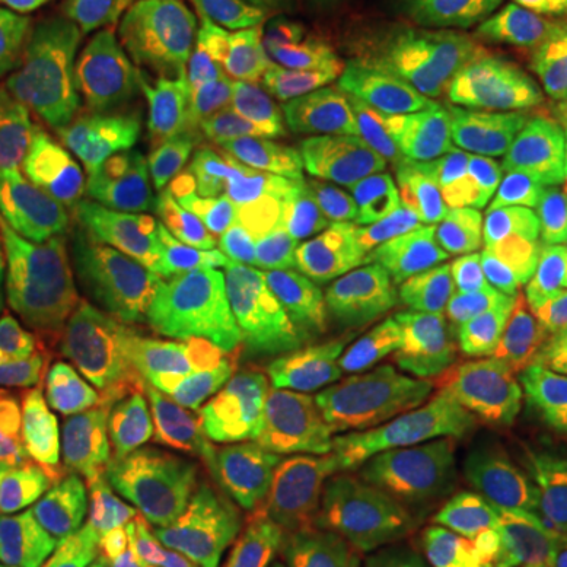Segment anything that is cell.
Masks as SVG:
<instances>
[{
  "instance_id": "6da1fadb",
  "label": "cell",
  "mask_w": 567,
  "mask_h": 567,
  "mask_svg": "<svg viewBox=\"0 0 567 567\" xmlns=\"http://www.w3.org/2000/svg\"><path fill=\"white\" fill-rule=\"evenodd\" d=\"M162 70L133 35L80 41L63 58L39 133L10 164L29 196L111 262L145 244L162 208L148 148Z\"/></svg>"
},
{
  "instance_id": "7a4b0ae2",
  "label": "cell",
  "mask_w": 567,
  "mask_h": 567,
  "mask_svg": "<svg viewBox=\"0 0 567 567\" xmlns=\"http://www.w3.org/2000/svg\"><path fill=\"white\" fill-rule=\"evenodd\" d=\"M394 39L365 0H271L237 51L240 89L275 133L319 155H372Z\"/></svg>"
},
{
  "instance_id": "3957f363",
  "label": "cell",
  "mask_w": 567,
  "mask_h": 567,
  "mask_svg": "<svg viewBox=\"0 0 567 567\" xmlns=\"http://www.w3.org/2000/svg\"><path fill=\"white\" fill-rule=\"evenodd\" d=\"M152 174L193 227L244 215L281 174V140L265 130L221 58L199 61L152 123Z\"/></svg>"
},
{
  "instance_id": "277c9868",
  "label": "cell",
  "mask_w": 567,
  "mask_h": 567,
  "mask_svg": "<svg viewBox=\"0 0 567 567\" xmlns=\"http://www.w3.org/2000/svg\"><path fill=\"white\" fill-rule=\"evenodd\" d=\"M145 425L186 483L215 488L319 546L316 442L300 429L234 423L183 401H162Z\"/></svg>"
},
{
  "instance_id": "5b68a950",
  "label": "cell",
  "mask_w": 567,
  "mask_h": 567,
  "mask_svg": "<svg viewBox=\"0 0 567 567\" xmlns=\"http://www.w3.org/2000/svg\"><path fill=\"white\" fill-rule=\"evenodd\" d=\"M0 429L63 486L130 470L140 454L133 413L58 363L39 338L0 344Z\"/></svg>"
},
{
  "instance_id": "8992f818",
  "label": "cell",
  "mask_w": 567,
  "mask_h": 567,
  "mask_svg": "<svg viewBox=\"0 0 567 567\" xmlns=\"http://www.w3.org/2000/svg\"><path fill=\"white\" fill-rule=\"evenodd\" d=\"M171 382L193 406L234 423H297L309 410L297 324L268 300L227 309L177 347Z\"/></svg>"
},
{
  "instance_id": "52a82bcc",
  "label": "cell",
  "mask_w": 567,
  "mask_h": 567,
  "mask_svg": "<svg viewBox=\"0 0 567 567\" xmlns=\"http://www.w3.org/2000/svg\"><path fill=\"white\" fill-rule=\"evenodd\" d=\"M114 268L181 347L227 309L262 300L281 268V240L268 227H183L148 237Z\"/></svg>"
},
{
  "instance_id": "ba28073f",
  "label": "cell",
  "mask_w": 567,
  "mask_h": 567,
  "mask_svg": "<svg viewBox=\"0 0 567 567\" xmlns=\"http://www.w3.org/2000/svg\"><path fill=\"white\" fill-rule=\"evenodd\" d=\"M0 483L13 527L10 567H148L130 470L63 486L0 429Z\"/></svg>"
},
{
  "instance_id": "9c48e42d",
  "label": "cell",
  "mask_w": 567,
  "mask_h": 567,
  "mask_svg": "<svg viewBox=\"0 0 567 567\" xmlns=\"http://www.w3.org/2000/svg\"><path fill=\"white\" fill-rule=\"evenodd\" d=\"M44 341L58 363L142 420L162 404L171 385L162 331L148 322L140 300L107 281L80 252H66Z\"/></svg>"
},
{
  "instance_id": "30bf717a",
  "label": "cell",
  "mask_w": 567,
  "mask_h": 567,
  "mask_svg": "<svg viewBox=\"0 0 567 567\" xmlns=\"http://www.w3.org/2000/svg\"><path fill=\"white\" fill-rule=\"evenodd\" d=\"M148 543L162 567H322V551L281 524L186 483L167 461H155L142 483Z\"/></svg>"
},
{
  "instance_id": "8fae6325",
  "label": "cell",
  "mask_w": 567,
  "mask_h": 567,
  "mask_svg": "<svg viewBox=\"0 0 567 567\" xmlns=\"http://www.w3.org/2000/svg\"><path fill=\"white\" fill-rule=\"evenodd\" d=\"M278 171L297 205V262L306 297L369 265L382 196L375 155H316L300 171L293 152L281 142Z\"/></svg>"
},
{
  "instance_id": "7c38bea8",
  "label": "cell",
  "mask_w": 567,
  "mask_h": 567,
  "mask_svg": "<svg viewBox=\"0 0 567 567\" xmlns=\"http://www.w3.org/2000/svg\"><path fill=\"white\" fill-rule=\"evenodd\" d=\"M63 265L58 215L0 174V344L39 338L58 303Z\"/></svg>"
},
{
  "instance_id": "4fadbf2b",
  "label": "cell",
  "mask_w": 567,
  "mask_h": 567,
  "mask_svg": "<svg viewBox=\"0 0 567 567\" xmlns=\"http://www.w3.org/2000/svg\"><path fill=\"white\" fill-rule=\"evenodd\" d=\"M524 70V51L461 66L457 102L445 123L447 142L461 155L492 164H514L527 155L546 123L529 102Z\"/></svg>"
},
{
  "instance_id": "5bb4252c",
  "label": "cell",
  "mask_w": 567,
  "mask_h": 567,
  "mask_svg": "<svg viewBox=\"0 0 567 567\" xmlns=\"http://www.w3.org/2000/svg\"><path fill=\"white\" fill-rule=\"evenodd\" d=\"M461 215L514 252L533 275L567 271L565 218L514 164L466 162Z\"/></svg>"
},
{
  "instance_id": "9a60e30c",
  "label": "cell",
  "mask_w": 567,
  "mask_h": 567,
  "mask_svg": "<svg viewBox=\"0 0 567 567\" xmlns=\"http://www.w3.org/2000/svg\"><path fill=\"white\" fill-rule=\"evenodd\" d=\"M319 480V551L350 555L357 548L379 546L398 536H447L461 520L442 502L398 498L357 483L338 461L316 445Z\"/></svg>"
},
{
  "instance_id": "2e32d148",
  "label": "cell",
  "mask_w": 567,
  "mask_h": 567,
  "mask_svg": "<svg viewBox=\"0 0 567 567\" xmlns=\"http://www.w3.org/2000/svg\"><path fill=\"white\" fill-rule=\"evenodd\" d=\"M495 338L461 309L439 306L420 293H404L388 309L379 344L391 363V382L404 394H432L447 388L451 365L488 347Z\"/></svg>"
},
{
  "instance_id": "e0dca14e",
  "label": "cell",
  "mask_w": 567,
  "mask_h": 567,
  "mask_svg": "<svg viewBox=\"0 0 567 567\" xmlns=\"http://www.w3.org/2000/svg\"><path fill=\"white\" fill-rule=\"evenodd\" d=\"M309 416L322 447L357 483L398 498H429L432 473L379 420L365 416L331 379L319 385Z\"/></svg>"
},
{
  "instance_id": "ac0fdd59",
  "label": "cell",
  "mask_w": 567,
  "mask_h": 567,
  "mask_svg": "<svg viewBox=\"0 0 567 567\" xmlns=\"http://www.w3.org/2000/svg\"><path fill=\"white\" fill-rule=\"evenodd\" d=\"M404 275L401 265H363L338 281L324 284L306 297L297 312V341L303 353L306 375L312 382H328L334 365L363 344L375 324L379 309Z\"/></svg>"
},
{
  "instance_id": "d6986e66",
  "label": "cell",
  "mask_w": 567,
  "mask_h": 567,
  "mask_svg": "<svg viewBox=\"0 0 567 567\" xmlns=\"http://www.w3.org/2000/svg\"><path fill=\"white\" fill-rule=\"evenodd\" d=\"M447 303L507 341L567 353V290L533 275H476L439 290Z\"/></svg>"
},
{
  "instance_id": "ffe728a7",
  "label": "cell",
  "mask_w": 567,
  "mask_h": 567,
  "mask_svg": "<svg viewBox=\"0 0 567 567\" xmlns=\"http://www.w3.org/2000/svg\"><path fill=\"white\" fill-rule=\"evenodd\" d=\"M388 13L416 39L464 61H486L520 51L539 22L492 0H382Z\"/></svg>"
},
{
  "instance_id": "44dd1931",
  "label": "cell",
  "mask_w": 567,
  "mask_h": 567,
  "mask_svg": "<svg viewBox=\"0 0 567 567\" xmlns=\"http://www.w3.org/2000/svg\"><path fill=\"white\" fill-rule=\"evenodd\" d=\"M350 401L365 416L388 425L429 473H442L473 442V413L451 388L432 394H404L388 375Z\"/></svg>"
},
{
  "instance_id": "7402d4cb",
  "label": "cell",
  "mask_w": 567,
  "mask_h": 567,
  "mask_svg": "<svg viewBox=\"0 0 567 567\" xmlns=\"http://www.w3.org/2000/svg\"><path fill=\"white\" fill-rule=\"evenodd\" d=\"M466 162L447 152L435 162L406 167L398 177L382 183L369 265H401L398 256L406 240L429 230L464 203ZM404 268V265H401Z\"/></svg>"
},
{
  "instance_id": "603a6c76",
  "label": "cell",
  "mask_w": 567,
  "mask_h": 567,
  "mask_svg": "<svg viewBox=\"0 0 567 567\" xmlns=\"http://www.w3.org/2000/svg\"><path fill=\"white\" fill-rule=\"evenodd\" d=\"M61 35L0 17V152L39 133L61 73Z\"/></svg>"
},
{
  "instance_id": "cb8c5ba5",
  "label": "cell",
  "mask_w": 567,
  "mask_h": 567,
  "mask_svg": "<svg viewBox=\"0 0 567 567\" xmlns=\"http://www.w3.org/2000/svg\"><path fill=\"white\" fill-rule=\"evenodd\" d=\"M447 388L470 406V413L498 410L536 391L565 398L567 353L495 338L488 347L451 365Z\"/></svg>"
},
{
  "instance_id": "d4e9b609",
  "label": "cell",
  "mask_w": 567,
  "mask_h": 567,
  "mask_svg": "<svg viewBox=\"0 0 567 567\" xmlns=\"http://www.w3.org/2000/svg\"><path fill=\"white\" fill-rule=\"evenodd\" d=\"M246 22L240 0H133L130 29L162 66H181L203 54L227 51Z\"/></svg>"
},
{
  "instance_id": "484cf974",
  "label": "cell",
  "mask_w": 567,
  "mask_h": 567,
  "mask_svg": "<svg viewBox=\"0 0 567 567\" xmlns=\"http://www.w3.org/2000/svg\"><path fill=\"white\" fill-rule=\"evenodd\" d=\"M565 398L536 391L520 401L473 413V445L483 447L511 480L561 451Z\"/></svg>"
},
{
  "instance_id": "4316f807",
  "label": "cell",
  "mask_w": 567,
  "mask_h": 567,
  "mask_svg": "<svg viewBox=\"0 0 567 567\" xmlns=\"http://www.w3.org/2000/svg\"><path fill=\"white\" fill-rule=\"evenodd\" d=\"M398 262L404 265L413 278H420L429 287L442 290L447 284L466 281L476 275H529L524 262L507 252L498 240H492L480 227L466 221L464 215H447L429 230L406 240Z\"/></svg>"
},
{
  "instance_id": "83f0119b",
  "label": "cell",
  "mask_w": 567,
  "mask_h": 567,
  "mask_svg": "<svg viewBox=\"0 0 567 567\" xmlns=\"http://www.w3.org/2000/svg\"><path fill=\"white\" fill-rule=\"evenodd\" d=\"M514 480L473 442L439 473V502L470 527L511 529Z\"/></svg>"
},
{
  "instance_id": "f1b7e54d",
  "label": "cell",
  "mask_w": 567,
  "mask_h": 567,
  "mask_svg": "<svg viewBox=\"0 0 567 567\" xmlns=\"http://www.w3.org/2000/svg\"><path fill=\"white\" fill-rule=\"evenodd\" d=\"M451 152L445 130L439 123L425 117L420 104L406 95L401 85L388 82L385 104L375 123V142H372V155L382 183L398 177L406 167L435 162Z\"/></svg>"
},
{
  "instance_id": "f546056e",
  "label": "cell",
  "mask_w": 567,
  "mask_h": 567,
  "mask_svg": "<svg viewBox=\"0 0 567 567\" xmlns=\"http://www.w3.org/2000/svg\"><path fill=\"white\" fill-rule=\"evenodd\" d=\"M511 533L529 543L567 539V454L558 451L511 486Z\"/></svg>"
},
{
  "instance_id": "4dcf8cb0",
  "label": "cell",
  "mask_w": 567,
  "mask_h": 567,
  "mask_svg": "<svg viewBox=\"0 0 567 567\" xmlns=\"http://www.w3.org/2000/svg\"><path fill=\"white\" fill-rule=\"evenodd\" d=\"M401 39H404V51L391 70V82L401 85L406 95L423 107L429 121L445 130L454 102H457L461 66H454L445 54H439L435 48L423 44L410 32H401Z\"/></svg>"
},
{
  "instance_id": "1f68e13d",
  "label": "cell",
  "mask_w": 567,
  "mask_h": 567,
  "mask_svg": "<svg viewBox=\"0 0 567 567\" xmlns=\"http://www.w3.org/2000/svg\"><path fill=\"white\" fill-rule=\"evenodd\" d=\"M447 543L451 567H533L527 543L505 533L457 524L447 533Z\"/></svg>"
},
{
  "instance_id": "d6a6232c",
  "label": "cell",
  "mask_w": 567,
  "mask_h": 567,
  "mask_svg": "<svg viewBox=\"0 0 567 567\" xmlns=\"http://www.w3.org/2000/svg\"><path fill=\"white\" fill-rule=\"evenodd\" d=\"M322 567H451L447 546L435 543L432 536H398L379 546H365L341 555L334 565Z\"/></svg>"
},
{
  "instance_id": "836d02e7",
  "label": "cell",
  "mask_w": 567,
  "mask_h": 567,
  "mask_svg": "<svg viewBox=\"0 0 567 567\" xmlns=\"http://www.w3.org/2000/svg\"><path fill=\"white\" fill-rule=\"evenodd\" d=\"M524 85L533 107L567 92V35H548L529 54Z\"/></svg>"
},
{
  "instance_id": "e575fe53",
  "label": "cell",
  "mask_w": 567,
  "mask_h": 567,
  "mask_svg": "<svg viewBox=\"0 0 567 567\" xmlns=\"http://www.w3.org/2000/svg\"><path fill=\"white\" fill-rule=\"evenodd\" d=\"M524 164L529 171V181L543 193L567 203V133L561 130H543L529 142Z\"/></svg>"
},
{
  "instance_id": "d590c367",
  "label": "cell",
  "mask_w": 567,
  "mask_h": 567,
  "mask_svg": "<svg viewBox=\"0 0 567 567\" xmlns=\"http://www.w3.org/2000/svg\"><path fill=\"white\" fill-rule=\"evenodd\" d=\"M0 3L22 20L39 22V25H61L80 17L82 10H89L99 0H0Z\"/></svg>"
},
{
  "instance_id": "8d00e7d4",
  "label": "cell",
  "mask_w": 567,
  "mask_h": 567,
  "mask_svg": "<svg viewBox=\"0 0 567 567\" xmlns=\"http://www.w3.org/2000/svg\"><path fill=\"white\" fill-rule=\"evenodd\" d=\"M498 7H505L511 13H520L527 20L546 22L555 20V17H565L567 13V0H492Z\"/></svg>"
},
{
  "instance_id": "74e56055",
  "label": "cell",
  "mask_w": 567,
  "mask_h": 567,
  "mask_svg": "<svg viewBox=\"0 0 567 567\" xmlns=\"http://www.w3.org/2000/svg\"><path fill=\"white\" fill-rule=\"evenodd\" d=\"M533 567H567V539H548V543H527Z\"/></svg>"
},
{
  "instance_id": "f35d334b",
  "label": "cell",
  "mask_w": 567,
  "mask_h": 567,
  "mask_svg": "<svg viewBox=\"0 0 567 567\" xmlns=\"http://www.w3.org/2000/svg\"><path fill=\"white\" fill-rule=\"evenodd\" d=\"M536 114H539L543 121L551 123L555 130L567 133V92L565 95H551L546 102L536 104Z\"/></svg>"
},
{
  "instance_id": "ab89813d",
  "label": "cell",
  "mask_w": 567,
  "mask_h": 567,
  "mask_svg": "<svg viewBox=\"0 0 567 567\" xmlns=\"http://www.w3.org/2000/svg\"><path fill=\"white\" fill-rule=\"evenodd\" d=\"M268 3L271 0H240V17H244V22H249V17H259Z\"/></svg>"
},
{
  "instance_id": "60d3db41",
  "label": "cell",
  "mask_w": 567,
  "mask_h": 567,
  "mask_svg": "<svg viewBox=\"0 0 567 567\" xmlns=\"http://www.w3.org/2000/svg\"><path fill=\"white\" fill-rule=\"evenodd\" d=\"M0 533H10V507H7L3 483H0Z\"/></svg>"
},
{
  "instance_id": "b9f144b4",
  "label": "cell",
  "mask_w": 567,
  "mask_h": 567,
  "mask_svg": "<svg viewBox=\"0 0 567 567\" xmlns=\"http://www.w3.org/2000/svg\"><path fill=\"white\" fill-rule=\"evenodd\" d=\"M7 539L10 533H0V567H7Z\"/></svg>"
},
{
  "instance_id": "7bdbcfd3",
  "label": "cell",
  "mask_w": 567,
  "mask_h": 567,
  "mask_svg": "<svg viewBox=\"0 0 567 567\" xmlns=\"http://www.w3.org/2000/svg\"><path fill=\"white\" fill-rule=\"evenodd\" d=\"M561 451L567 454V394H565V432H561Z\"/></svg>"
},
{
  "instance_id": "ee69618b",
  "label": "cell",
  "mask_w": 567,
  "mask_h": 567,
  "mask_svg": "<svg viewBox=\"0 0 567 567\" xmlns=\"http://www.w3.org/2000/svg\"><path fill=\"white\" fill-rule=\"evenodd\" d=\"M565 227H567V208H565Z\"/></svg>"
}]
</instances>
